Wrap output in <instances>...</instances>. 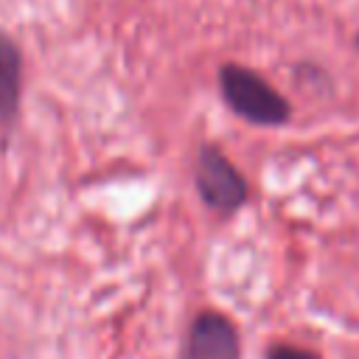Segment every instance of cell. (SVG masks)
Returning <instances> with one entry per match:
<instances>
[{
	"instance_id": "6da1fadb",
	"label": "cell",
	"mask_w": 359,
	"mask_h": 359,
	"mask_svg": "<svg viewBox=\"0 0 359 359\" xmlns=\"http://www.w3.org/2000/svg\"><path fill=\"white\" fill-rule=\"evenodd\" d=\"M219 87L227 107L255 126H280L289 121V101L255 70L244 65H224L219 70Z\"/></svg>"
},
{
	"instance_id": "7a4b0ae2",
	"label": "cell",
	"mask_w": 359,
	"mask_h": 359,
	"mask_svg": "<svg viewBox=\"0 0 359 359\" xmlns=\"http://www.w3.org/2000/svg\"><path fill=\"white\" fill-rule=\"evenodd\" d=\"M194 182L202 202L219 213H233L247 202L244 174L216 146L199 149V157L194 165Z\"/></svg>"
},
{
	"instance_id": "3957f363",
	"label": "cell",
	"mask_w": 359,
	"mask_h": 359,
	"mask_svg": "<svg viewBox=\"0 0 359 359\" xmlns=\"http://www.w3.org/2000/svg\"><path fill=\"white\" fill-rule=\"evenodd\" d=\"M182 359H238V331L219 311H202L194 317Z\"/></svg>"
},
{
	"instance_id": "277c9868",
	"label": "cell",
	"mask_w": 359,
	"mask_h": 359,
	"mask_svg": "<svg viewBox=\"0 0 359 359\" xmlns=\"http://www.w3.org/2000/svg\"><path fill=\"white\" fill-rule=\"evenodd\" d=\"M22 87V56L11 36L0 31V123L8 126L20 107Z\"/></svg>"
},
{
	"instance_id": "5b68a950",
	"label": "cell",
	"mask_w": 359,
	"mask_h": 359,
	"mask_svg": "<svg viewBox=\"0 0 359 359\" xmlns=\"http://www.w3.org/2000/svg\"><path fill=\"white\" fill-rule=\"evenodd\" d=\"M266 359H320V353L309 351V348H297L289 342H278L266 351Z\"/></svg>"
},
{
	"instance_id": "8992f818",
	"label": "cell",
	"mask_w": 359,
	"mask_h": 359,
	"mask_svg": "<svg viewBox=\"0 0 359 359\" xmlns=\"http://www.w3.org/2000/svg\"><path fill=\"white\" fill-rule=\"evenodd\" d=\"M356 45H359V36H356Z\"/></svg>"
}]
</instances>
